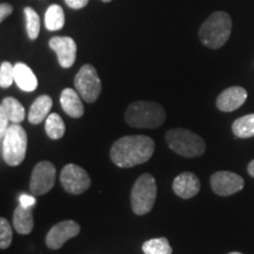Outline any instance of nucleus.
Listing matches in <instances>:
<instances>
[{"mask_svg": "<svg viewBox=\"0 0 254 254\" xmlns=\"http://www.w3.org/2000/svg\"><path fill=\"white\" fill-rule=\"evenodd\" d=\"M154 148L155 144L150 136H123L111 147V160L118 167L131 168L150 160L154 153Z\"/></svg>", "mask_w": 254, "mask_h": 254, "instance_id": "f257e3e1", "label": "nucleus"}, {"mask_svg": "<svg viewBox=\"0 0 254 254\" xmlns=\"http://www.w3.org/2000/svg\"><path fill=\"white\" fill-rule=\"evenodd\" d=\"M165 119L164 107L154 101H134L127 106L125 112V122L135 128H158Z\"/></svg>", "mask_w": 254, "mask_h": 254, "instance_id": "f03ea898", "label": "nucleus"}, {"mask_svg": "<svg viewBox=\"0 0 254 254\" xmlns=\"http://www.w3.org/2000/svg\"><path fill=\"white\" fill-rule=\"evenodd\" d=\"M232 33V19L226 12L212 13L199 28V39L202 45L212 50L220 49L227 43Z\"/></svg>", "mask_w": 254, "mask_h": 254, "instance_id": "7ed1b4c3", "label": "nucleus"}, {"mask_svg": "<svg viewBox=\"0 0 254 254\" xmlns=\"http://www.w3.org/2000/svg\"><path fill=\"white\" fill-rule=\"evenodd\" d=\"M168 147L174 153L185 158H196L205 153L206 145L204 139L186 128H173L165 135Z\"/></svg>", "mask_w": 254, "mask_h": 254, "instance_id": "20e7f679", "label": "nucleus"}, {"mask_svg": "<svg viewBox=\"0 0 254 254\" xmlns=\"http://www.w3.org/2000/svg\"><path fill=\"white\" fill-rule=\"evenodd\" d=\"M27 150V134L20 124H11L1 139V155L8 166H18L24 161Z\"/></svg>", "mask_w": 254, "mask_h": 254, "instance_id": "39448f33", "label": "nucleus"}, {"mask_svg": "<svg viewBox=\"0 0 254 254\" xmlns=\"http://www.w3.org/2000/svg\"><path fill=\"white\" fill-rule=\"evenodd\" d=\"M157 198V184L150 173L141 174L135 180L131 190L132 211L136 215H144L151 212Z\"/></svg>", "mask_w": 254, "mask_h": 254, "instance_id": "423d86ee", "label": "nucleus"}, {"mask_svg": "<svg viewBox=\"0 0 254 254\" xmlns=\"http://www.w3.org/2000/svg\"><path fill=\"white\" fill-rule=\"evenodd\" d=\"M74 87L86 103L92 104L101 93V81L94 66L86 64L74 77Z\"/></svg>", "mask_w": 254, "mask_h": 254, "instance_id": "0eeeda50", "label": "nucleus"}, {"mask_svg": "<svg viewBox=\"0 0 254 254\" xmlns=\"http://www.w3.org/2000/svg\"><path fill=\"white\" fill-rule=\"evenodd\" d=\"M60 183L69 194H82L90 189L91 179L84 168L75 164H67L60 173Z\"/></svg>", "mask_w": 254, "mask_h": 254, "instance_id": "6e6552de", "label": "nucleus"}, {"mask_svg": "<svg viewBox=\"0 0 254 254\" xmlns=\"http://www.w3.org/2000/svg\"><path fill=\"white\" fill-rule=\"evenodd\" d=\"M57 171L51 161L43 160L34 166L31 174L30 190L33 195L39 196L49 193L56 183Z\"/></svg>", "mask_w": 254, "mask_h": 254, "instance_id": "1a4fd4ad", "label": "nucleus"}, {"mask_svg": "<svg viewBox=\"0 0 254 254\" xmlns=\"http://www.w3.org/2000/svg\"><path fill=\"white\" fill-rule=\"evenodd\" d=\"M245 182L237 173L230 171H219L211 177V186L215 194L228 196L236 194L244 189Z\"/></svg>", "mask_w": 254, "mask_h": 254, "instance_id": "9d476101", "label": "nucleus"}, {"mask_svg": "<svg viewBox=\"0 0 254 254\" xmlns=\"http://www.w3.org/2000/svg\"><path fill=\"white\" fill-rule=\"evenodd\" d=\"M80 226L73 220H64L55 225L46 234V246L51 250H59L66 241L77 237Z\"/></svg>", "mask_w": 254, "mask_h": 254, "instance_id": "9b49d317", "label": "nucleus"}, {"mask_svg": "<svg viewBox=\"0 0 254 254\" xmlns=\"http://www.w3.org/2000/svg\"><path fill=\"white\" fill-rule=\"evenodd\" d=\"M49 45L57 53L58 63L63 68L72 67L77 58V44L71 37H53Z\"/></svg>", "mask_w": 254, "mask_h": 254, "instance_id": "f8f14e48", "label": "nucleus"}, {"mask_svg": "<svg viewBox=\"0 0 254 254\" xmlns=\"http://www.w3.org/2000/svg\"><path fill=\"white\" fill-rule=\"evenodd\" d=\"M247 91L244 87L232 86L222 91L217 98V107L221 112H233L245 104Z\"/></svg>", "mask_w": 254, "mask_h": 254, "instance_id": "ddd939ff", "label": "nucleus"}, {"mask_svg": "<svg viewBox=\"0 0 254 254\" xmlns=\"http://www.w3.org/2000/svg\"><path fill=\"white\" fill-rule=\"evenodd\" d=\"M172 189L179 198L190 199L199 193L200 180L194 173L183 172L173 180Z\"/></svg>", "mask_w": 254, "mask_h": 254, "instance_id": "4468645a", "label": "nucleus"}, {"mask_svg": "<svg viewBox=\"0 0 254 254\" xmlns=\"http://www.w3.org/2000/svg\"><path fill=\"white\" fill-rule=\"evenodd\" d=\"M60 104H62L64 112L71 118H81L84 116V105L77 90L69 87L65 88L60 94Z\"/></svg>", "mask_w": 254, "mask_h": 254, "instance_id": "2eb2a0df", "label": "nucleus"}, {"mask_svg": "<svg viewBox=\"0 0 254 254\" xmlns=\"http://www.w3.org/2000/svg\"><path fill=\"white\" fill-rule=\"evenodd\" d=\"M53 100L50 95L43 94L39 95L33 104L31 105L30 112H28V122L32 125H39L43 120H46L47 117L52 110Z\"/></svg>", "mask_w": 254, "mask_h": 254, "instance_id": "dca6fc26", "label": "nucleus"}, {"mask_svg": "<svg viewBox=\"0 0 254 254\" xmlns=\"http://www.w3.org/2000/svg\"><path fill=\"white\" fill-rule=\"evenodd\" d=\"M14 81L20 90L33 92L38 87V79L26 64L17 63L14 65Z\"/></svg>", "mask_w": 254, "mask_h": 254, "instance_id": "f3484780", "label": "nucleus"}, {"mask_svg": "<svg viewBox=\"0 0 254 254\" xmlns=\"http://www.w3.org/2000/svg\"><path fill=\"white\" fill-rule=\"evenodd\" d=\"M13 226L19 234H30L34 227L33 214L31 207H24L19 204L13 213Z\"/></svg>", "mask_w": 254, "mask_h": 254, "instance_id": "a211bd4d", "label": "nucleus"}, {"mask_svg": "<svg viewBox=\"0 0 254 254\" xmlns=\"http://www.w3.org/2000/svg\"><path fill=\"white\" fill-rule=\"evenodd\" d=\"M0 111L5 112L12 124H21L26 117L25 107L21 105L20 101L12 97H6L5 99H2L1 105H0Z\"/></svg>", "mask_w": 254, "mask_h": 254, "instance_id": "6ab92c4d", "label": "nucleus"}, {"mask_svg": "<svg viewBox=\"0 0 254 254\" xmlns=\"http://www.w3.org/2000/svg\"><path fill=\"white\" fill-rule=\"evenodd\" d=\"M232 131L238 138L246 139L254 136V113L234 120V123L232 124Z\"/></svg>", "mask_w": 254, "mask_h": 254, "instance_id": "aec40b11", "label": "nucleus"}, {"mask_svg": "<svg viewBox=\"0 0 254 254\" xmlns=\"http://www.w3.org/2000/svg\"><path fill=\"white\" fill-rule=\"evenodd\" d=\"M65 123L58 113H50L45 120V132L52 140L62 139L65 134Z\"/></svg>", "mask_w": 254, "mask_h": 254, "instance_id": "412c9836", "label": "nucleus"}, {"mask_svg": "<svg viewBox=\"0 0 254 254\" xmlns=\"http://www.w3.org/2000/svg\"><path fill=\"white\" fill-rule=\"evenodd\" d=\"M65 25V14L62 6L53 4L46 9L45 26L49 31H59Z\"/></svg>", "mask_w": 254, "mask_h": 254, "instance_id": "4be33fe9", "label": "nucleus"}, {"mask_svg": "<svg viewBox=\"0 0 254 254\" xmlns=\"http://www.w3.org/2000/svg\"><path fill=\"white\" fill-rule=\"evenodd\" d=\"M142 252L145 254H172V247L167 238H154L145 241L142 245Z\"/></svg>", "mask_w": 254, "mask_h": 254, "instance_id": "5701e85b", "label": "nucleus"}, {"mask_svg": "<svg viewBox=\"0 0 254 254\" xmlns=\"http://www.w3.org/2000/svg\"><path fill=\"white\" fill-rule=\"evenodd\" d=\"M25 19H26V32L31 40H36L40 32V17L32 7L24 8Z\"/></svg>", "mask_w": 254, "mask_h": 254, "instance_id": "b1692460", "label": "nucleus"}, {"mask_svg": "<svg viewBox=\"0 0 254 254\" xmlns=\"http://www.w3.org/2000/svg\"><path fill=\"white\" fill-rule=\"evenodd\" d=\"M14 81V66L8 62H2L0 65V86L8 88Z\"/></svg>", "mask_w": 254, "mask_h": 254, "instance_id": "393cba45", "label": "nucleus"}, {"mask_svg": "<svg viewBox=\"0 0 254 254\" xmlns=\"http://www.w3.org/2000/svg\"><path fill=\"white\" fill-rule=\"evenodd\" d=\"M12 237H13V232H12L11 225L7 219L1 218L0 219V249H8L11 246Z\"/></svg>", "mask_w": 254, "mask_h": 254, "instance_id": "a878e982", "label": "nucleus"}, {"mask_svg": "<svg viewBox=\"0 0 254 254\" xmlns=\"http://www.w3.org/2000/svg\"><path fill=\"white\" fill-rule=\"evenodd\" d=\"M12 12H13L12 5L7 4V2H2L0 5V21H4V19L7 18L9 14H12Z\"/></svg>", "mask_w": 254, "mask_h": 254, "instance_id": "bb28decb", "label": "nucleus"}, {"mask_svg": "<svg viewBox=\"0 0 254 254\" xmlns=\"http://www.w3.org/2000/svg\"><path fill=\"white\" fill-rule=\"evenodd\" d=\"M66 5L73 9H80L88 4V0H65Z\"/></svg>", "mask_w": 254, "mask_h": 254, "instance_id": "cd10ccee", "label": "nucleus"}, {"mask_svg": "<svg viewBox=\"0 0 254 254\" xmlns=\"http://www.w3.org/2000/svg\"><path fill=\"white\" fill-rule=\"evenodd\" d=\"M19 202H20V205H23L24 207H32V206H34V204H36V199H34V196L32 195L23 194L20 195Z\"/></svg>", "mask_w": 254, "mask_h": 254, "instance_id": "c85d7f7f", "label": "nucleus"}, {"mask_svg": "<svg viewBox=\"0 0 254 254\" xmlns=\"http://www.w3.org/2000/svg\"><path fill=\"white\" fill-rule=\"evenodd\" d=\"M247 171H249L250 176H252L254 178V160H252L249 164V166H247Z\"/></svg>", "mask_w": 254, "mask_h": 254, "instance_id": "c756f323", "label": "nucleus"}, {"mask_svg": "<svg viewBox=\"0 0 254 254\" xmlns=\"http://www.w3.org/2000/svg\"><path fill=\"white\" fill-rule=\"evenodd\" d=\"M228 254H243V253H240V252H231V253H228Z\"/></svg>", "mask_w": 254, "mask_h": 254, "instance_id": "7c9ffc66", "label": "nucleus"}, {"mask_svg": "<svg viewBox=\"0 0 254 254\" xmlns=\"http://www.w3.org/2000/svg\"><path fill=\"white\" fill-rule=\"evenodd\" d=\"M101 1H104V2H110V1H112V0H101Z\"/></svg>", "mask_w": 254, "mask_h": 254, "instance_id": "2f4dec72", "label": "nucleus"}]
</instances>
